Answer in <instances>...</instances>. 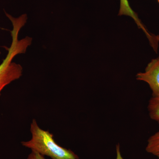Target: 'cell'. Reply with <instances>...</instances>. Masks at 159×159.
I'll use <instances>...</instances> for the list:
<instances>
[{"label":"cell","mask_w":159,"mask_h":159,"mask_svg":"<svg viewBox=\"0 0 159 159\" xmlns=\"http://www.w3.org/2000/svg\"><path fill=\"white\" fill-rule=\"evenodd\" d=\"M7 17L13 26V29L11 31L12 42L10 48H7L8 53L6 58L0 65V96L1 92L6 86L22 76V67L20 64L12 62V59L17 54L25 53L32 41V38L28 36L20 40H18L20 30L27 21L26 14H23L18 18L13 17L8 14Z\"/></svg>","instance_id":"1"},{"label":"cell","mask_w":159,"mask_h":159,"mask_svg":"<svg viewBox=\"0 0 159 159\" xmlns=\"http://www.w3.org/2000/svg\"><path fill=\"white\" fill-rule=\"evenodd\" d=\"M30 130L32 134L31 140L21 142L24 147L52 159H79L73 151L58 145L54 141L53 134L40 128L35 119L31 123Z\"/></svg>","instance_id":"2"},{"label":"cell","mask_w":159,"mask_h":159,"mask_svg":"<svg viewBox=\"0 0 159 159\" xmlns=\"http://www.w3.org/2000/svg\"><path fill=\"white\" fill-rule=\"evenodd\" d=\"M136 79L148 84L152 91V97H159V57L148 64L145 72L138 73Z\"/></svg>","instance_id":"3"},{"label":"cell","mask_w":159,"mask_h":159,"mask_svg":"<svg viewBox=\"0 0 159 159\" xmlns=\"http://www.w3.org/2000/svg\"><path fill=\"white\" fill-rule=\"evenodd\" d=\"M118 15L119 16H128L132 18L134 20L139 28L142 29L145 32L152 48H155L157 47L158 45V41L156 38L155 35H151L146 30L145 27L139 19L137 13L131 8L128 0H120V9Z\"/></svg>","instance_id":"4"},{"label":"cell","mask_w":159,"mask_h":159,"mask_svg":"<svg viewBox=\"0 0 159 159\" xmlns=\"http://www.w3.org/2000/svg\"><path fill=\"white\" fill-rule=\"evenodd\" d=\"M145 150L159 159V130L148 138Z\"/></svg>","instance_id":"5"},{"label":"cell","mask_w":159,"mask_h":159,"mask_svg":"<svg viewBox=\"0 0 159 159\" xmlns=\"http://www.w3.org/2000/svg\"><path fill=\"white\" fill-rule=\"evenodd\" d=\"M147 109L151 119L159 124V97H152L148 101Z\"/></svg>","instance_id":"6"},{"label":"cell","mask_w":159,"mask_h":159,"mask_svg":"<svg viewBox=\"0 0 159 159\" xmlns=\"http://www.w3.org/2000/svg\"><path fill=\"white\" fill-rule=\"evenodd\" d=\"M27 159H46L44 156L36 152L31 151V153L29 154Z\"/></svg>","instance_id":"7"},{"label":"cell","mask_w":159,"mask_h":159,"mask_svg":"<svg viewBox=\"0 0 159 159\" xmlns=\"http://www.w3.org/2000/svg\"><path fill=\"white\" fill-rule=\"evenodd\" d=\"M116 159H124L121 154L120 146L119 144H117L116 146Z\"/></svg>","instance_id":"8"},{"label":"cell","mask_w":159,"mask_h":159,"mask_svg":"<svg viewBox=\"0 0 159 159\" xmlns=\"http://www.w3.org/2000/svg\"><path fill=\"white\" fill-rule=\"evenodd\" d=\"M156 39L158 41H159V35H157V36H156Z\"/></svg>","instance_id":"9"},{"label":"cell","mask_w":159,"mask_h":159,"mask_svg":"<svg viewBox=\"0 0 159 159\" xmlns=\"http://www.w3.org/2000/svg\"><path fill=\"white\" fill-rule=\"evenodd\" d=\"M158 2L159 3V0H157Z\"/></svg>","instance_id":"10"},{"label":"cell","mask_w":159,"mask_h":159,"mask_svg":"<svg viewBox=\"0 0 159 159\" xmlns=\"http://www.w3.org/2000/svg\"><path fill=\"white\" fill-rule=\"evenodd\" d=\"M0 54H1V52H0Z\"/></svg>","instance_id":"11"}]
</instances>
